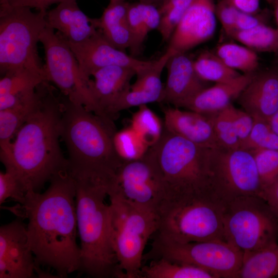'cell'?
Returning <instances> with one entry per match:
<instances>
[{
    "mask_svg": "<svg viewBox=\"0 0 278 278\" xmlns=\"http://www.w3.org/2000/svg\"><path fill=\"white\" fill-rule=\"evenodd\" d=\"M75 196V180L67 169L54 175L43 193L28 191L24 203L15 208L18 217L28 220L37 265L54 270L58 277H66L80 268Z\"/></svg>",
    "mask_w": 278,
    "mask_h": 278,
    "instance_id": "obj_1",
    "label": "cell"
},
{
    "mask_svg": "<svg viewBox=\"0 0 278 278\" xmlns=\"http://www.w3.org/2000/svg\"><path fill=\"white\" fill-rule=\"evenodd\" d=\"M40 101L17 132L9 154L1 162L14 172L26 192L39 190L59 171L68 169L61 151L62 97L45 81L38 86Z\"/></svg>",
    "mask_w": 278,
    "mask_h": 278,
    "instance_id": "obj_2",
    "label": "cell"
},
{
    "mask_svg": "<svg viewBox=\"0 0 278 278\" xmlns=\"http://www.w3.org/2000/svg\"><path fill=\"white\" fill-rule=\"evenodd\" d=\"M61 137L68 152V170L74 176L99 180L108 185L124 161L116 152L110 124L63 95Z\"/></svg>",
    "mask_w": 278,
    "mask_h": 278,
    "instance_id": "obj_3",
    "label": "cell"
},
{
    "mask_svg": "<svg viewBox=\"0 0 278 278\" xmlns=\"http://www.w3.org/2000/svg\"><path fill=\"white\" fill-rule=\"evenodd\" d=\"M77 228L80 239L79 271L95 278H126L112 248L110 235L108 185L73 176Z\"/></svg>",
    "mask_w": 278,
    "mask_h": 278,
    "instance_id": "obj_4",
    "label": "cell"
},
{
    "mask_svg": "<svg viewBox=\"0 0 278 278\" xmlns=\"http://www.w3.org/2000/svg\"><path fill=\"white\" fill-rule=\"evenodd\" d=\"M210 149L164 128L159 141L144 158L151 165L165 197L212 193Z\"/></svg>",
    "mask_w": 278,
    "mask_h": 278,
    "instance_id": "obj_5",
    "label": "cell"
},
{
    "mask_svg": "<svg viewBox=\"0 0 278 278\" xmlns=\"http://www.w3.org/2000/svg\"><path fill=\"white\" fill-rule=\"evenodd\" d=\"M223 211V203L212 193L167 197L157 213V233L180 243L225 240Z\"/></svg>",
    "mask_w": 278,
    "mask_h": 278,
    "instance_id": "obj_6",
    "label": "cell"
},
{
    "mask_svg": "<svg viewBox=\"0 0 278 278\" xmlns=\"http://www.w3.org/2000/svg\"><path fill=\"white\" fill-rule=\"evenodd\" d=\"M223 203L224 239L248 256L278 242V216L259 196Z\"/></svg>",
    "mask_w": 278,
    "mask_h": 278,
    "instance_id": "obj_7",
    "label": "cell"
},
{
    "mask_svg": "<svg viewBox=\"0 0 278 278\" xmlns=\"http://www.w3.org/2000/svg\"><path fill=\"white\" fill-rule=\"evenodd\" d=\"M108 197L110 239L120 267L126 278H141L146 245L158 231L157 215L116 196Z\"/></svg>",
    "mask_w": 278,
    "mask_h": 278,
    "instance_id": "obj_8",
    "label": "cell"
},
{
    "mask_svg": "<svg viewBox=\"0 0 278 278\" xmlns=\"http://www.w3.org/2000/svg\"><path fill=\"white\" fill-rule=\"evenodd\" d=\"M47 12L25 7H0V72L19 68L43 70L37 44L47 26Z\"/></svg>",
    "mask_w": 278,
    "mask_h": 278,
    "instance_id": "obj_9",
    "label": "cell"
},
{
    "mask_svg": "<svg viewBox=\"0 0 278 278\" xmlns=\"http://www.w3.org/2000/svg\"><path fill=\"white\" fill-rule=\"evenodd\" d=\"M159 258L197 266L215 278H236L243 264L244 254L224 240L180 243L157 234L143 260Z\"/></svg>",
    "mask_w": 278,
    "mask_h": 278,
    "instance_id": "obj_10",
    "label": "cell"
},
{
    "mask_svg": "<svg viewBox=\"0 0 278 278\" xmlns=\"http://www.w3.org/2000/svg\"><path fill=\"white\" fill-rule=\"evenodd\" d=\"M40 42L45 53L43 70L46 81L55 84L72 102L83 106L108 123H114L95 100L89 86L91 79L83 75L66 42L47 25L40 36Z\"/></svg>",
    "mask_w": 278,
    "mask_h": 278,
    "instance_id": "obj_11",
    "label": "cell"
},
{
    "mask_svg": "<svg viewBox=\"0 0 278 278\" xmlns=\"http://www.w3.org/2000/svg\"><path fill=\"white\" fill-rule=\"evenodd\" d=\"M210 169L213 194L222 202L241 196L262 197L258 172L250 151L210 148Z\"/></svg>",
    "mask_w": 278,
    "mask_h": 278,
    "instance_id": "obj_12",
    "label": "cell"
},
{
    "mask_svg": "<svg viewBox=\"0 0 278 278\" xmlns=\"http://www.w3.org/2000/svg\"><path fill=\"white\" fill-rule=\"evenodd\" d=\"M108 195L118 197L142 210L157 211L165 198L151 164L143 157L125 161L108 185Z\"/></svg>",
    "mask_w": 278,
    "mask_h": 278,
    "instance_id": "obj_13",
    "label": "cell"
},
{
    "mask_svg": "<svg viewBox=\"0 0 278 278\" xmlns=\"http://www.w3.org/2000/svg\"><path fill=\"white\" fill-rule=\"evenodd\" d=\"M40 269L29 240L27 225L18 217L0 228V278H31Z\"/></svg>",
    "mask_w": 278,
    "mask_h": 278,
    "instance_id": "obj_14",
    "label": "cell"
},
{
    "mask_svg": "<svg viewBox=\"0 0 278 278\" xmlns=\"http://www.w3.org/2000/svg\"><path fill=\"white\" fill-rule=\"evenodd\" d=\"M66 43L74 54L83 75L87 79H90L97 70L112 65L131 67L137 74L154 61L138 59L114 47L98 30L82 42Z\"/></svg>",
    "mask_w": 278,
    "mask_h": 278,
    "instance_id": "obj_15",
    "label": "cell"
},
{
    "mask_svg": "<svg viewBox=\"0 0 278 278\" xmlns=\"http://www.w3.org/2000/svg\"><path fill=\"white\" fill-rule=\"evenodd\" d=\"M216 28L214 0H195L186 10L169 40L167 49L186 53L208 41Z\"/></svg>",
    "mask_w": 278,
    "mask_h": 278,
    "instance_id": "obj_16",
    "label": "cell"
},
{
    "mask_svg": "<svg viewBox=\"0 0 278 278\" xmlns=\"http://www.w3.org/2000/svg\"><path fill=\"white\" fill-rule=\"evenodd\" d=\"M186 53H176L167 60V79L160 103L178 108L183 107L200 91L207 88L197 75L194 60Z\"/></svg>",
    "mask_w": 278,
    "mask_h": 278,
    "instance_id": "obj_17",
    "label": "cell"
},
{
    "mask_svg": "<svg viewBox=\"0 0 278 278\" xmlns=\"http://www.w3.org/2000/svg\"><path fill=\"white\" fill-rule=\"evenodd\" d=\"M175 52L167 48L165 53L153 63L136 74V79L130 89L120 96L108 111L109 117L113 120L121 111L149 103L160 102L164 85L161 74L169 58Z\"/></svg>",
    "mask_w": 278,
    "mask_h": 278,
    "instance_id": "obj_18",
    "label": "cell"
},
{
    "mask_svg": "<svg viewBox=\"0 0 278 278\" xmlns=\"http://www.w3.org/2000/svg\"><path fill=\"white\" fill-rule=\"evenodd\" d=\"M163 111L165 129L202 146L222 147L208 115L173 106L164 107Z\"/></svg>",
    "mask_w": 278,
    "mask_h": 278,
    "instance_id": "obj_19",
    "label": "cell"
},
{
    "mask_svg": "<svg viewBox=\"0 0 278 278\" xmlns=\"http://www.w3.org/2000/svg\"><path fill=\"white\" fill-rule=\"evenodd\" d=\"M237 100L253 118L269 121L278 111V72L255 74Z\"/></svg>",
    "mask_w": 278,
    "mask_h": 278,
    "instance_id": "obj_20",
    "label": "cell"
},
{
    "mask_svg": "<svg viewBox=\"0 0 278 278\" xmlns=\"http://www.w3.org/2000/svg\"><path fill=\"white\" fill-rule=\"evenodd\" d=\"M47 25L54 30L67 42H82L96 33L97 29L92 18L79 8L77 0H66L47 11Z\"/></svg>",
    "mask_w": 278,
    "mask_h": 278,
    "instance_id": "obj_21",
    "label": "cell"
},
{
    "mask_svg": "<svg viewBox=\"0 0 278 278\" xmlns=\"http://www.w3.org/2000/svg\"><path fill=\"white\" fill-rule=\"evenodd\" d=\"M136 74L132 68L112 65L100 68L92 74L94 80H90V90L97 103L108 117L109 109L120 96L130 90L131 80Z\"/></svg>",
    "mask_w": 278,
    "mask_h": 278,
    "instance_id": "obj_22",
    "label": "cell"
},
{
    "mask_svg": "<svg viewBox=\"0 0 278 278\" xmlns=\"http://www.w3.org/2000/svg\"><path fill=\"white\" fill-rule=\"evenodd\" d=\"M255 74H240L234 79L207 87L191 99L183 108L203 114L221 111L232 104L252 79Z\"/></svg>",
    "mask_w": 278,
    "mask_h": 278,
    "instance_id": "obj_23",
    "label": "cell"
},
{
    "mask_svg": "<svg viewBox=\"0 0 278 278\" xmlns=\"http://www.w3.org/2000/svg\"><path fill=\"white\" fill-rule=\"evenodd\" d=\"M128 1L109 0L99 18L93 23L106 40L114 47L125 51L129 49L131 37L128 21Z\"/></svg>",
    "mask_w": 278,
    "mask_h": 278,
    "instance_id": "obj_24",
    "label": "cell"
},
{
    "mask_svg": "<svg viewBox=\"0 0 278 278\" xmlns=\"http://www.w3.org/2000/svg\"><path fill=\"white\" fill-rule=\"evenodd\" d=\"M45 81L44 70L19 68L7 71L0 80V110L22 101Z\"/></svg>",
    "mask_w": 278,
    "mask_h": 278,
    "instance_id": "obj_25",
    "label": "cell"
},
{
    "mask_svg": "<svg viewBox=\"0 0 278 278\" xmlns=\"http://www.w3.org/2000/svg\"><path fill=\"white\" fill-rule=\"evenodd\" d=\"M41 94L36 91L24 100L8 109L0 110V159L10 153L12 139L30 114L39 105Z\"/></svg>",
    "mask_w": 278,
    "mask_h": 278,
    "instance_id": "obj_26",
    "label": "cell"
},
{
    "mask_svg": "<svg viewBox=\"0 0 278 278\" xmlns=\"http://www.w3.org/2000/svg\"><path fill=\"white\" fill-rule=\"evenodd\" d=\"M278 276V242L244 258L236 278H271Z\"/></svg>",
    "mask_w": 278,
    "mask_h": 278,
    "instance_id": "obj_27",
    "label": "cell"
},
{
    "mask_svg": "<svg viewBox=\"0 0 278 278\" xmlns=\"http://www.w3.org/2000/svg\"><path fill=\"white\" fill-rule=\"evenodd\" d=\"M141 278H215L208 271L197 266L165 258L150 261L142 266Z\"/></svg>",
    "mask_w": 278,
    "mask_h": 278,
    "instance_id": "obj_28",
    "label": "cell"
},
{
    "mask_svg": "<svg viewBox=\"0 0 278 278\" xmlns=\"http://www.w3.org/2000/svg\"><path fill=\"white\" fill-rule=\"evenodd\" d=\"M194 67L198 77L205 82H226L240 75L228 67L215 53L208 51L202 52L194 60Z\"/></svg>",
    "mask_w": 278,
    "mask_h": 278,
    "instance_id": "obj_29",
    "label": "cell"
},
{
    "mask_svg": "<svg viewBox=\"0 0 278 278\" xmlns=\"http://www.w3.org/2000/svg\"><path fill=\"white\" fill-rule=\"evenodd\" d=\"M215 54L228 67L244 74L254 73L258 66L256 52L245 45L222 44L217 48Z\"/></svg>",
    "mask_w": 278,
    "mask_h": 278,
    "instance_id": "obj_30",
    "label": "cell"
},
{
    "mask_svg": "<svg viewBox=\"0 0 278 278\" xmlns=\"http://www.w3.org/2000/svg\"><path fill=\"white\" fill-rule=\"evenodd\" d=\"M231 37L254 51L278 53V29L265 23L249 30L236 31Z\"/></svg>",
    "mask_w": 278,
    "mask_h": 278,
    "instance_id": "obj_31",
    "label": "cell"
},
{
    "mask_svg": "<svg viewBox=\"0 0 278 278\" xmlns=\"http://www.w3.org/2000/svg\"><path fill=\"white\" fill-rule=\"evenodd\" d=\"M150 148L160 139L164 124L146 105L138 107L132 115L130 126Z\"/></svg>",
    "mask_w": 278,
    "mask_h": 278,
    "instance_id": "obj_32",
    "label": "cell"
},
{
    "mask_svg": "<svg viewBox=\"0 0 278 278\" xmlns=\"http://www.w3.org/2000/svg\"><path fill=\"white\" fill-rule=\"evenodd\" d=\"M115 150L125 161L142 159L149 147L130 127L116 131L113 136Z\"/></svg>",
    "mask_w": 278,
    "mask_h": 278,
    "instance_id": "obj_33",
    "label": "cell"
},
{
    "mask_svg": "<svg viewBox=\"0 0 278 278\" xmlns=\"http://www.w3.org/2000/svg\"><path fill=\"white\" fill-rule=\"evenodd\" d=\"M195 1L164 0L158 7L161 21L157 30L163 41H169L182 16Z\"/></svg>",
    "mask_w": 278,
    "mask_h": 278,
    "instance_id": "obj_34",
    "label": "cell"
},
{
    "mask_svg": "<svg viewBox=\"0 0 278 278\" xmlns=\"http://www.w3.org/2000/svg\"><path fill=\"white\" fill-rule=\"evenodd\" d=\"M231 105L221 111L206 115L211 120L221 146L228 149H236L240 148V143L232 118Z\"/></svg>",
    "mask_w": 278,
    "mask_h": 278,
    "instance_id": "obj_35",
    "label": "cell"
},
{
    "mask_svg": "<svg viewBox=\"0 0 278 278\" xmlns=\"http://www.w3.org/2000/svg\"><path fill=\"white\" fill-rule=\"evenodd\" d=\"M253 119L251 133L240 148L249 151L258 149L278 150V135L273 130L269 121Z\"/></svg>",
    "mask_w": 278,
    "mask_h": 278,
    "instance_id": "obj_36",
    "label": "cell"
},
{
    "mask_svg": "<svg viewBox=\"0 0 278 278\" xmlns=\"http://www.w3.org/2000/svg\"><path fill=\"white\" fill-rule=\"evenodd\" d=\"M250 151L256 162L263 193L278 179V150L258 149Z\"/></svg>",
    "mask_w": 278,
    "mask_h": 278,
    "instance_id": "obj_37",
    "label": "cell"
},
{
    "mask_svg": "<svg viewBox=\"0 0 278 278\" xmlns=\"http://www.w3.org/2000/svg\"><path fill=\"white\" fill-rule=\"evenodd\" d=\"M128 21L131 37L129 50L131 56L135 57L140 54L148 34L138 2H128Z\"/></svg>",
    "mask_w": 278,
    "mask_h": 278,
    "instance_id": "obj_38",
    "label": "cell"
},
{
    "mask_svg": "<svg viewBox=\"0 0 278 278\" xmlns=\"http://www.w3.org/2000/svg\"><path fill=\"white\" fill-rule=\"evenodd\" d=\"M27 192L22 183L12 171L0 172V204L10 198L20 204L24 203Z\"/></svg>",
    "mask_w": 278,
    "mask_h": 278,
    "instance_id": "obj_39",
    "label": "cell"
},
{
    "mask_svg": "<svg viewBox=\"0 0 278 278\" xmlns=\"http://www.w3.org/2000/svg\"><path fill=\"white\" fill-rule=\"evenodd\" d=\"M238 10L229 0H221L215 5L216 18L225 33L231 36L235 32V21Z\"/></svg>",
    "mask_w": 278,
    "mask_h": 278,
    "instance_id": "obj_40",
    "label": "cell"
},
{
    "mask_svg": "<svg viewBox=\"0 0 278 278\" xmlns=\"http://www.w3.org/2000/svg\"><path fill=\"white\" fill-rule=\"evenodd\" d=\"M231 115L236 134L241 145L246 141L252 130L254 119L247 112L231 106Z\"/></svg>",
    "mask_w": 278,
    "mask_h": 278,
    "instance_id": "obj_41",
    "label": "cell"
},
{
    "mask_svg": "<svg viewBox=\"0 0 278 278\" xmlns=\"http://www.w3.org/2000/svg\"><path fill=\"white\" fill-rule=\"evenodd\" d=\"M267 14L266 12L263 11L262 13L259 12L255 14H251L238 10L235 21V32L249 30L265 23V15Z\"/></svg>",
    "mask_w": 278,
    "mask_h": 278,
    "instance_id": "obj_42",
    "label": "cell"
},
{
    "mask_svg": "<svg viewBox=\"0 0 278 278\" xmlns=\"http://www.w3.org/2000/svg\"><path fill=\"white\" fill-rule=\"evenodd\" d=\"M66 0H8V4L12 7H25L34 8L38 11L47 12L48 7L56 3Z\"/></svg>",
    "mask_w": 278,
    "mask_h": 278,
    "instance_id": "obj_43",
    "label": "cell"
},
{
    "mask_svg": "<svg viewBox=\"0 0 278 278\" xmlns=\"http://www.w3.org/2000/svg\"><path fill=\"white\" fill-rule=\"evenodd\" d=\"M231 4L241 12L255 14L260 12L259 0H229Z\"/></svg>",
    "mask_w": 278,
    "mask_h": 278,
    "instance_id": "obj_44",
    "label": "cell"
},
{
    "mask_svg": "<svg viewBox=\"0 0 278 278\" xmlns=\"http://www.w3.org/2000/svg\"><path fill=\"white\" fill-rule=\"evenodd\" d=\"M262 198L278 216V179L264 191Z\"/></svg>",
    "mask_w": 278,
    "mask_h": 278,
    "instance_id": "obj_45",
    "label": "cell"
},
{
    "mask_svg": "<svg viewBox=\"0 0 278 278\" xmlns=\"http://www.w3.org/2000/svg\"><path fill=\"white\" fill-rule=\"evenodd\" d=\"M269 123L273 130L278 135V111L270 119Z\"/></svg>",
    "mask_w": 278,
    "mask_h": 278,
    "instance_id": "obj_46",
    "label": "cell"
},
{
    "mask_svg": "<svg viewBox=\"0 0 278 278\" xmlns=\"http://www.w3.org/2000/svg\"><path fill=\"white\" fill-rule=\"evenodd\" d=\"M126 1H128V0H126ZM131 1H136L137 2H142V3L151 4L156 5L158 7L164 1V0H131Z\"/></svg>",
    "mask_w": 278,
    "mask_h": 278,
    "instance_id": "obj_47",
    "label": "cell"
},
{
    "mask_svg": "<svg viewBox=\"0 0 278 278\" xmlns=\"http://www.w3.org/2000/svg\"><path fill=\"white\" fill-rule=\"evenodd\" d=\"M273 7L274 14L276 21L278 29V0H272V3Z\"/></svg>",
    "mask_w": 278,
    "mask_h": 278,
    "instance_id": "obj_48",
    "label": "cell"
},
{
    "mask_svg": "<svg viewBox=\"0 0 278 278\" xmlns=\"http://www.w3.org/2000/svg\"><path fill=\"white\" fill-rule=\"evenodd\" d=\"M9 5L8 0H0V7Z\"/></svg>",
    "mask_w": 278,
    "mask_h": 278,
    "instance_id": "obj_49",
    "label": "cell"
}]
</instances>
